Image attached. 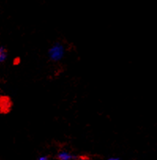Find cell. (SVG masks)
Here are the masks:
<instances>
[{
    "label": "cell",
    "mask_w": 157,
    "mask_h": 160,
    "mask_svg": "<svg viewBox=\"0 0 157 160\" xmlns=\"http://www.w3.org/2000/svg\"><path fill=\"white\" fill-rule=\"evenodd\" d=\"M58 160H75V157L66 152H61L57 155Z\"/></svg>",
    "instance_id": "obj_1"
},
{
    "label": "cell",
    "mask_w": 157,
    "mask_h": 160,
    "mask_svg": "<svg viewBox=\"0 0 157 160\" xmlns=\"http://www.w3.org/2000/svg\"><path fill=\"white\" fill-rule=\"evenodd\" d=\"M6 58H7V51L0 54V62H3L6 59Z\"/></svg>",
    "instance_id": "obj_2"
},
{
    "label": "cell",
    "mask_w": 157,
    "mask_h": 160,
    "mask_svg": "<svg viewBox=\"0 0 157 160\" xmlns=\"http://www.w3.org/2000/svg\"><path fill=\"white\" fill-rule=\"evenodd\" d=\"M76 160H90V158L88 156H85V155H81L79 156Z\"/></svg>",
    "instance_id": "obj_3"
},
{
    "label": "cell",
    "mask_w": 157,
    "mask_h": 160,
    "mask_svg": "<svg viewBox=\"0 0 157 160\" xmlns=\"http://www.w3.org/2000/svg\"><path fill=\"white\" fill-rule=\"evenodd\" d=\"M39 160H48V157L47 156H42L39 158Z\"/></svg>",
    "instance_id": "obj_4"
},
{
    "label": "cell",
    "mask_w": 157,
    "mask_h": 160,
    "mask_svg": "<svg viewBox=\"0 0 157 160\" xmlns=\"http://www.w3.org/2000/svg\"><path fill=\"white\" fill-rule=\"evenodd\" d=\"M5 51H6V50L4 49L3 48L0 47V54H1V53H3V52H5Z\"/></svg>",
    "instance_id": "obj_5"
},
{
    "label": "cell",
    "mask_w": 157,
    "mask_h": 160,
    "mask_svg": "<svg viewBox=\"0 0 157 160\" xmlns=\"http://www.w3.org/2000/svg\"><path fill=\"white\" fill-rule=\"evenodd\" d=\"M109 160H118V159H115V158H111V159H109Z\"/></svg>",
    "instance_id": "obj_6"
}]
</instances>
